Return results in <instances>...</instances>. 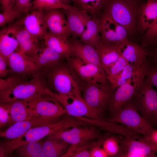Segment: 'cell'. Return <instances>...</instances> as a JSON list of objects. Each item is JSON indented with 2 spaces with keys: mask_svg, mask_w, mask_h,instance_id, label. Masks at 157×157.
Masks as SVG:
<instances>
[{
  "mask_svg": "<svg viewBox=\"0 0 157 157\" xmlns=\"http://www.w3.org/2000/svg\"><path fill=\"white\" fill-rule=\"evenodd\" d=\"M44 95L54 97L48 88L45 75L40 72L29 79L19 82L6 91L0 92V102L17 100L29 101Z\"/></svg>",
  "mask_w": 157,
  "mask_h": 157,
  "instance_id": "1",
  "label": "cell"
},
{
  "mask_svg": "<svg viewBox=\"0 0 157 157\" xmlns=\"http://www.w3.org/2000/svg\"><path fill=\"white\" fill-rule=\"evenodd\" d=\"M81 90L82 97L88 106L102 120L107 121L115 92L110 84L82 81Z\"/></svg>",
  "mask_w": 157,
  "mask_h": 157,
  "instance_id": "2",
  "label": "cell"
},
{
  "mask_svg": "<svg viewBox=\"0 0 157 157\" xmlns=\"http://www.w3.org/2000/svg\"><path fill=\"white\" fill-rule=\"evenodd\" d=\"M49 89L60 94H81V81L67 62H61L44 73Z\"/></svg>",
  "mask_w": 157,
  "mask_h": 157,
  "instance_id": "3",
  "label": "cell"
},
{
  "mask_svg": "<svg viewBox=\"0 0 157 157\" xmlns=\"http://www.w3.org/2000/svg\"><path fill=\"white\" fill-rule=\"evenodd\" d=\"M140 6L136 0H106L101 13L123 26L129 35L138 29Z\"/></svg>",
  "mask_w": 157,
  "mask_h": 157,
  "instance_id": "4",
  "label": "cell"
},
{
  "mask_svg": "<svg viewBox=\"0 0 157 157\" xmlns=\"http://www.w3.org/2000/svg\"><path fill=\"white\" fill-rule=\"evenodd\" d=\"M81 124L79 120L68 115L59 121L33 127L21 137L9 140L7 144L10 151L13 152L16 148L22 144L40 140L61 130Z\"/></svg>",
  "mask_w": 157,
  "mask_h": 157,
  "instance_id": "5",
  "label": "cell"
},
{
  "mask_svg": "<svg viewBox=\"0 0 157 157\" xmlns=\"http://www.w3.org/2000/svg\"><path fill=\"white\" fill-rule=\"evenodd\" d=\"M135 107L153 127H157V92L145 77L132 100Z\"/></svg>",
  "mask_w": 157,
  "mask_h": 157,
  "instance_id": "6",
  "label": "cell"
},
{
  "mask_svg": "<svg viewBox=\"0 0 157 157\" xmlns=\"http://www.w3.org/2000/svg\"><path fill=\"white\" fill-rule=\"evenodd\" d=\"M150 64L147 60L128 81L115 90L110 117L133 99L144 79L147 68Z\"/></svg>",
  "mask_w": 157,
  "mask_h": 157,
  "instance_id": "7",
  "label": "cell"
},
{
  "mask_svg": "<svg viewBox=\"0 0 157 157\" xmlns=\"http://www.w3.org/2000/svg\"><path fill=\"white\" fill-rule=\"evenodd\" d=\"M107 121L120 124L144 137L148 135L154 129L138 111L132 100Z\"/></svg>",
  "mask_w": 157,
  "mask_h": 157,
  "instance_id": "8",
  "label": "cell"
},
{
  "mask_svg": "<svg viewBox=\"0 0 157 157\" xmlns=\"http://www.w3.org/2000/svg\"><path fill=\"white\" fill-rule=\"evenodd\" d=\"M33 117H37L46 124L57 121L61 116L66 114L61 105L53 97L44 95L29 101Z\"/></svg>",
  "mask_w": 157,
  "mask_h": 157,
  "instance_id": "9",
  "label": "cell"
},
{
  "mask_svg": "<svg viewBox=\"0 0 157 157\" xmlns=\"http://www.w3.org/2000/svg\"><path fill=\"white\" fill-rule=\"evenodd\" d=\"M54 94V98L64 108L68 115L76 118L83 117L104 121L88 106L83 98L81 94Z\"/></svg>",
  "mask_w": 157,
  "mask_h": 157,
  "instance_id": "10",
  "label": "cell"
},
{
  "mask_svg": "<svg viewBox=\"0 0 157 157\" xmlns=\"http://www.w3.org/2000/svg\"><path fill=\"white\" fill-rule=\"evenodd\" d=\"M66 59L68 65L83 81L87 83H109L105 71L98 66L84 62L74 56Z\"/></svg>",
  "mask_w": 157,
  "mask_h": 157,
  "instance_id": "11",
  "label": "cell"
},
{
  "mask_svg": "<svg viewBox=\"0 0 157 157\" xmlns=\"http://www.w3.org/2000/svg\"><path fill=\"white\" fill-rule=\"evenodd\" d=\"M7 27L18 42V47L17 51L33 58L43 47L41 45L40 40L33 37L26 29L22 18Z\"/></svg>",
  "mask_w": 157,
  "mask_h": 157,
  "instance_id": "12",
  "label": "cell"
},
{
  "mask_svg": "<svg viewBox=\"0 0 157 157\" xmlns=\"http://www.w3.org/2000/svg\"><path fill=\"white\" fill-rule=\"evenodd\" d=\"M7 60L10 70L8 74L15 75L29 79L42 72L32 57L18 51L11 54Z\"/></svg>",
  "mask_w": 157,
  "mask_h": 157,
  "instance_id": "13",
  "label": "cell"
},
{
  "mask_svg": "<svg viewBox=\"0 0 157 157\" xmlns=\"http://www.w3.org/2000/svg\"><path fill=\"white\" fill-rule=\"evenodd\" d=\"M99 128L94 126L73 127L53 134L70 145L81 144L100 138Z\"/></svg>",
  "mask_w": 157,
  "mask_h": 157,
  "instance_id": "14",
  "label": "cell"
},
{
  "mask_svg": "<svg viewBox=\"0 0 157 157\" xmlns=\"http://www.w3.org/2000/svg\"><path fill=\"white\" fill-rule=\"evenodd\" d=\"M100 19V36L103 42L117 45L128 39V33L121 24L102 13Z\"/></svg>",
  "mask_w": 157,
  "mask_h": 157,
  "instance_id": "15",
  "label": "cell"
},
{
  "mask_svg": "<svg viewBox=\"0 0 157 157\" xmlns=\"http://www.w3.org/2000/svg\"><path fill=\"white\" fill-rule=\"evenodd\" d=\"M121 151H129L144 155L145 157H156L157 144L145 139L143 137L139 140L135 138H126L119 135L117 136Z\"/></svg>",
  "mask_w": 157,
  "mask_h": 157,
  "instance_id": "16",
  "label": "cell"
},
{
  "mask_svg": "<svg viewBox=\"0 0 157 157\" xmlns=\"http://www.w3.org/2000/svg\"><path fill=\"white\" fill-rule=\"evenodd\" d=\"M116 45L121 55L137 69L148 60L149 52L147 49L128 39Z\"/></svg>",
  "mask_w": 157,
  "mask_h": 157,
  "instance_id": "17",
  "label": "cell"
},
{
  "mask_svg": "<svg viewBox=\"0 0 157 157\" xmlns=\"http://www.w3.org/2000/svg\"><path fill=\"white\" fill-rule=\"evenodd\" d=\"M63 10L72 38L77 39L85 30L86 24L92 16L86 11L75 6L70 5L67 9Z\"/></svg>",
  "mask_w": 157,
  "mask_h": 157,
  "instance_id": "18",
  "label": "cell"
},
{
  "mask_svg": "<svg viewBox=\"0 0 157 157\" xmlns=\"http://www.w3.org/2000/svg\"><path fill=\"white\" fill-rule=\"evenodd\" d=\"M61 9L45 11V21L49 32L56 35L69 39L71 33L65 15Z\"/></svg>",
  "mask_w": 157,
  "mask_h": 157,
  "instance_id": "19",
  "label": "cell"
},
{
  "mask_svg": "<svg viewBox=\"0 0 157 157\" xmlns=\"http://www.w3.org/2000/svg\"><path fill=\"white\" fill-rule=\"evenodd\" d=\"M22 19L24 28L31 35L40 40L44 39L48 29L43 11H32Z\"/></svg>",
  "mask_w": 157,
  "mask_h": 157,
  "instance_id": "20",
  "label": "cell"
},
{
  "mask_svg": "<svg viewBox=\"0 0 157 157\" xmlns=\"http://www.w3.org/2000/svg\"><path fill=\"white\" fill-rule=\"evenodd\" d=\"M74 55L85 62L94 65L105 71L96 49L72 38L69 39Z\"/></svg>",
  "mask_w": 157,
  "mask_h": 157,
  "instance_id": "21",
  "label": "cell"
},
{
  "mask_svg": "<svg viewBox=\"0 0 157 157\" xmlns=\"http://www.w3.org/2000/svg\"><path fill=\"white\" fill-rule=\"evenodd\" d=\"M46 124L40 119L34 117L22 121L16 122L4 131H1V137L12 140L23 135L35 126Z\"/></svg>",
  "mask_w": 157,
  "mask_h": 157,
  "instance_id": "22",
  "label": "cell"
},
{
  "mask_svg": "<svg viewBox=\"0 0 157 157\" xmlns=\"http://www.w3.org/2000/svg\"><path fill=\"white\" fill-rule=\"evenodd\" d=\"M157 18V0H151L141 6L138 23V29L145 33L154 24Z\"/></svg>",
  "mask_w": 157,
  "mask_h": 157,
  "instance_id": "23",
  "label": "cell"
},
{
  "mask_svg": "<svg viewBox=\"0 0 157 157\" xmlns=\"http://www.w3.org/2000/svg\"><path fill=\"white\" fill-rule=\"evenodd\" d=\"M33 58L40 71L43 73L57 65L63 61L64 59H66L62 55L45 45Z\"/></svg>",
  "mask_w": 157,
  "mask_h": 157,
  "instance_id": "24",
  "label": "cell"
},
{
  "mask_svg": "<svg viewBox=\"0 0 157 157\" xmlns=\"http://www.w3.org/2000/svg\"><path fill=\"white\" fill-rule=\"evenodd\" d=\"M100 15L92 17L88 22L85 30L79 37V40L82 43L95 48L102 42L100 31Z\"/></svg>",
  "mask_w": 157,
  "mask_h": 157,
  "instance_id": "25",
  "label": "cell"
},
{
  "mask_svg": "<svg viewBox=\"0 0 157 157\" xmlns=\"http://www.w3.org/2000/svg\"><path fill=\"white\" fill-rule=\"evenodd\" d=\"M42 142L46 157H62L70 145L53 135L46 137Z\"/></svg>",
  "mask_w": 157,
  "mask_h": 157,
  "instance_id": "26",
  "label": "cell"
},
{
  "mask_svg": "<svg viewBox=\"0 0 157 157\" xmlns=\"http://www.w3.org/2000/svg\"><path fill=\"white\" fill-rule=\"evenodd\" d=\"M45 45L63 56L66 59L74 55L69 39L48 31L43 39Z\"/></svg>",
  "mask_w": 157,
  "mask_h": 157,
  "instance_id": "27",
  "label": "cell"
},
{
  "mask_svg": "<svg viewBox=\"0 0 157 157\" xmlns=\"http://www.w3.org/2000/svg\"><path fill=\"white\" fill-rule=\"evenodd\" d=\"M95 49L105 71L106 68L116 61L121 55L115 45L102 42Z\"/></svg>",
  "mask_w": 157,
  "mask_h": 157,
  "instance_id": "28",
  "label": "cell"
},
{
  "mask_svg": "<svg viewBox=\"0 0 157 157\" xmlns=\"http://www.w3.org/2000/svg\"><path fill=\"white\" fill-rule=\"evenodd\" d=\"M18 47V43L14 34L7 27L3 28L0 32V54L7 59Z\"/></svg>",
  "mask_w": 157,
  "mask_h": 157,
  "instance_id": "29",
  "label": "cell"
},
{
  "mask_svg": "<svg viewBox=\"0 0 157 157\" xmlns=\"http://www.w3.org/2000/svg\"><path fill=\"white\" fill-rule=\"evenodd\" d=\"M9 103L11 118L10 126L16 122L32 117L31 108L26 102L17 100Z\"/></svg>",
  "mask_w": 157,
  "mask_h": 157,
  "instance_id": "30",
  "label": "cell"
},
{
  "mask_svg": "<svg viewBox=\"0 0 157 157\" xmlns=\"http://www.w3.org/2000/svg\"><path fill=\"white\" fill-rule=\"evenodd\" d=\"M13 151L18 157H46L42 147V141L29 142L16 148Z\"/></svg>",
  "mask_w": 157,
  "mask_h": 157,
  "instance_id": "31",
  "label": "cell"
},
{
  "mask_svg": "<svg viewBox=\"0 0 157 157\" xmlns=\"http://www.w3.org/2000/svg\"><path fill=\"white\" fill-rule=\"evenodd\" d=\"M138 69L134 65L129 63L118 74L114 77L107 78V79L109 83L115 91L118 88L128 81Z\"/></svg>",
  "mask_w": 157,
  "mask_h": 157,
  "instance_id": "32",
  "label": "cell"
},
{
  "mask_svg": "<svg viewBox=\"0 0 157 157\" xmlns=\"http://www.w3.org/2000/svg\"><path fill=\"white\" fill-rule=\"evenodd\" d=\"M90 142L70 145L62 157H90V150L96 143Z\"/></svg>",
  "mask_w": 157,
  "mask_h": 157,
  "instance_id": "33",
  "label": "cell"
},
{
  "mask_svg": "<svg viewBox=\"0 0 157 157\" xmlns=\"http://www.w3.org/2000/svg\"><path fill=\"white\" fill-rule=\"evenodd\" d=\"M106 0H78L79 8L86 11L92 17L101 13Z\"/></svg>",
  "mask_w": 157,
  "mask_h": 157,
  "instance_id": "34",
  "label": "cell"
},
{
  "mask_svg": "<svg viewBox=\"0 0 157 157\" xmlns=\"http://www.w3.org/2000/svg\"><path fill=\"white\" fill-rule=\"evenodd\" d=\"M30 10L44 11L54 9H65L70 5L63 4L56 0H33Z\"/></svg>",
  "mask_w": 157,
  "mask_h": 157,
  "instance_id": "35",
  "label": "cell"
},
{
  "mask_svg": "<svg viewBox=\"0 0 157 157\" xmlns=\"http://www.w3.org/2000/svg\"><path fill=\"white\" fill-rule=\"evenodd\" d=\"M103 148L110 157H118L121 150L119 142L117 137L107 138L104 141Z\"/></svg>",
  "mask_w": 157,
  "mask_h": 157,
  "instance_id": "36",
  "label": "cell"
},
{
  "mask_svg": "<svg viewBox=\"0 0 157 157\" xmlns=\"http://www.w3.org/2000/svg\"><path fill=\"white\" fill-rule=\"evenodd\" d=\"M129 63L121 55L114 63L105 70L107 78L114 77L120 73Z\"/></svg>",
  "mask_w": 157,
  "mask_h": 157,
  "instance_id": "37",
  "label": "cell"
},
{
  "mask_svg": "<svg viewBox=\"0 0 157 157\" xmlns=\"http://www.w3.org/2000/svg\"><path fill=\"white\" fill-rule=\"evenodd\" d=\"M157 45V18L153 26L145 32L142 46L146 48Z\"/></svg>",
  "mask_w": 157,
  "mask_h": 157,
  "instance_id": "38",
  "label": "cell"
},
{
  "mask_svg": "<svg viewBox=\"0 0 157 157\" xmlns=\"http://www.w3.org/2000/svg\"><path fill=\"white\" fill-rule=\"evenodd\" d=\"M28 79L18 75L9 74L5 78H0V92L8 90L19 82Z\"/></svg>",
  "mask_w": 157,
  "mask_h": 157,
  "instance_id": "39",
  "label": "cell"
},
{
  "mask_svg": "<svg viewBox=\"0 0 157 157\" xmlns=\"http://www.w3.org/2000/svg\"><path fill=\"white\" fill-rule=\"evenodd\" d=\"M23 13L13 8L8 10L3 11L0 14V26H3L6 24L10 23L16 19H19Z\"/></svg>",
  "mask_w": 157,
  "mask_h": 157,
  "instance_id": "40",
  "label": "cell"
},
{
  "mask_svg": "<svg viewBox=\"0 0 157 157\" xmlns=\"http://www.w3.org/2000/svg\"><path fill=\"white\" fill-rule=\"evenodd\" d=\"M11 118L10 106L9 102H1L0 104V128L10 126Z\"/></svg>",
  "mask_w": 157,
  "mask_h": 157,
  "instance_id": "41",
  "label": "cell"
},
{
  "mask_svg": "<svg viewBox=\"0 0 157 157\" xmlns=\"http://www.w3.org/2000/svg\"><path fill=\"white\" fill-rule=\"evenodd\" d=\"M107 138H101L96 143L90 151V157H109L103 148L101 147V146L102 145L104 141Z\"/></svg>",
  "mask_w": 157,
  "mask_h": 157,
  "instance_id": "42",
  "label": "cell"
},
{
  "mask_svg": "<svg viewBox=\"0 0 157 157\" xmlns=\"http://www.w3.org/2000/svg\"><path fill=\"white\" fill-rule=\"evenodd\" d=\"M145 78L152 86L157 88V66L150 64L148 67Z\"/></svg>",
  "mask_w": 157,
  "mask_h": 157,
  "instance_id": "43",
  "label": "cell"
},
{
  "mask_svg": "<svg viewBox=\"0 0 157 157\" xmlns=\"http://www.w3.org/2000/svg\"><path fill=\"white\" fill-rule=\"evenodd\" d=\"M31 0H15L13 8L23 13H29L33 5Z\"/></svg>",
  "mask_w": 157,
  "mask_h": 157,
  "instance_id": "44",
  "label": "cell"
},
{
  "mask_svg": "<svg viewBox=\"0 0 157 157\" xmlns=\"http://www.w3.org/2000/svg\"><path fill=\"white\" fill-rule=\"evenodd\" d=\"M7 59L0 54V78H4L8 76L9 72Z\"/></svg>",
  "mask_w": 157,
  "mask_h": 157,
  "instance_id": "45",
  "label": "cell"
},
{
  "mask_svg": "<svg viewBox=\"0 0 157 157\" xmlns=\"http://www.w3.org/2000/svg\"><path fill=\"white\" fill-rule=\"evenodd\" d=\"M148 56L150 57L149 61L150 64L157 66V45L152 47V49L149 52Z\"/></svg>",
  "mask_w": 157,
  "mask_h": 157,
  "instance_id": "46",
  "label": "cell"
},
{
  "mask_svg": "<svg viewBox=\"0 0 157 157\" xmlns=\"http://www.w3.org/2000/svg\"><path fill=\"white\" fill-rule=\"evenodd\" d=\"M15 0H0V4L3 11L10 10L13 8Z\"/></svg>",
  "mask_w": 157,
  "mask_h": 157,
  "instance_id": "47",
  "label": "cell"
},
{
  "mask_svg": "<svg viewBox=\"0 0 157 157\" xmlns=\"http://www.w3.org/2000/svg\"><path fill=\"white\" fill-rule=\"evenodd\" d=\"M146 140L157 144V130L154 129L147 136L143 137Z\"/></svg>",
  "mask_w": 157,
  "mask_h": 157,
  "instance_id": "48",
  "label": "cell"
},
{
  "mask_svg": "<svg viewBox=\"0 0 157 157\" xmlns=\"http://www.w3.org/2000/svg\"><path fill=\"white\" fill-rule=\"evenodd\" d=\"M57 1L65 5H70L69 3L72 2L76 5V6L79 8L78 0H56Z\"/></svg>",
  "mask_w": 157,
  "mask_h": 157,
  "instance_id": "49",
  "label": "cell"
},
{
  "mask_svg": "<svg viewBox=\"0 0 157 157\" xmlns=\"http://www.w3.org/2000/svg\"><path fill=\"white\" fill-rule=\"evenodd\" d=\"M151 0H147V1H151Z\"/></svg>",
  "mask_w": 157,
  "mask_h": 157,
  "instance_id": "50",
  "label": "cell"
},
{
  "mask_svg": "<svg viewBox=\"0 0 157 157\" xmlns=\"http://www.w3.org/2000/svg\"></svg>",
  "mask_w": 157,
  "mask_h": 157,
  "instance_id": "51",
  "label": "cell"
}]
</instances>
